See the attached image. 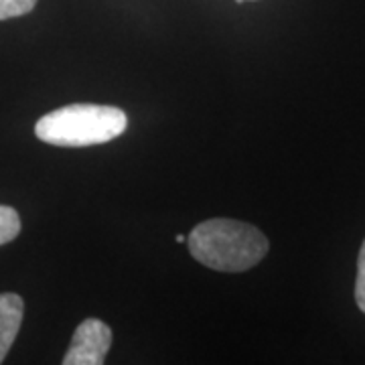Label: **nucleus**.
I'll list each match as a JSON object with an SVG mask.
<instances>
[{
  "instance_id": "f257e3e1",
  "label": "nucleus",
  "mask_w": 365,
  "mask_h": 365,
  "mask_svg": "<svg viewBox=\"0 0 365 365\" xmlns=\"http://www.w3.org/2000/svg\"><path fill=\"white\" fill-rule=\"evenodd\" d=\"M189 252L199 264L220 272H246L268 254V237L235 220H207L191 230Z\"/></svg>"
},
{
  "instance_id": "f03ea898",
  "label": "nucleus",
  "mask_w": 365,
  "mask_h": 365,
  "mask_svg": "<svg viewBox=\"0 0 365 365\" xmlns=\"http://www.w3.org/2000/svg\"><path fill=\"white\" fill-rule=\"evenodd\" d=\"M128 126V116L116 106L69 104L57 108L35 124L41 143L53 146H96L118 138Z\"/></svg>"
},
{
  "instance_id": "7ed1b4c3",
  "label": "nucleus",
  "mask_w": 365,
  "mask_h": 365,
  "mask_svg": "<svg viewBox=\"0 0 365 365\" xmlns=\"http://www.w3.org/2000/svg\"><path fill=\"white\" fill-rule=\"evenodd\" d=\"M110 347L112 329L100 319H86L73 333L63 365H102Z\"/></svg>"
},
{
  "instance_id": "20e7f679",
  "label": "nucleus",
  "mask_w": 365,
  "mask_h": 365,
  "mask_svg": "<svg viewBox=\"0 0 365 365\" xmlns=\"http://www.w3.org/2000/svg\"><path fill=\"white\" fill-rule=\"evenodd\" d=\"M25 317V300L14 292L0 294V364L9 355Z\"/></svg>"
},
{
  "instance_id": "39448f33",
  "label": "nucleus",
  "mask_w": 365,
  "mask_h": 365,
  "mask_svg": "<svg viewBox=\"0 0 365 365\" xmlns=\"http://www.w3.org/2000/svg\"><path fill=\"white\" fill-rule=\"evenodd\" d=\"M21 234V217L13 207L0 205V246L13 242Z\"/></svg>"
},
{
  "instance_id": "423d86ee",
  "label": "nucleus",
  "mask_w": 365,
  "mask_h": 365,
  "mask_svg": "<svg viewBox=\"0 0 365 365\" xmlns=\"http://www.w3.org/2000/svg\"><path fill=\"white\" fill-rule=\"evenodd\" d=\"M37 0H0V21L16 19L31 13L35 9Z\"/></svg>"
},
{
  "instance_id": "0eeeda50",
  "label": "nucleus",
  "mask_w": 365,
  "mask_h": 365,
  "mask_svg": "<svg viewBox=\"0 0 365 365\" xmlns=\"http://www.w3.org/2000/svg\"><path fill=\"white\" fill-rule=\"evenodd\" d=\"M355 302L365 313V242L359 250V258H357V280H355Z\"/></svg>"
},
{
  "instance_id": "6e6552de",
  "label": "nucleus",
  "mask_w": 365,
  "mask_h": 365,
  "mask_svg": "<svg viewBox=\"0 0 365 365\" xmlns=\"http://www.w3.org/2000/svg\"><path fill=\"white\" fill-rule=\"evenodd\" d=\"M185 240H187V237H185V235H182V234L177 235V242H185Z\"/></svg>"
},
{
  "instance_id": "1a4fd4ad",
  "label": "nucleus",
  "mask_w": 365,
  "mask_h": 365,
  "mask_svg": "<svg viewBox=\"0 0 365 365\" xmlns=\"http://www.w3.org/2000/svg\"><path fill=\"white\" fill-rule=\"evenodd\" d=\"M237 2H242V0H237Z\"/></svg>"
}]
</instances>
